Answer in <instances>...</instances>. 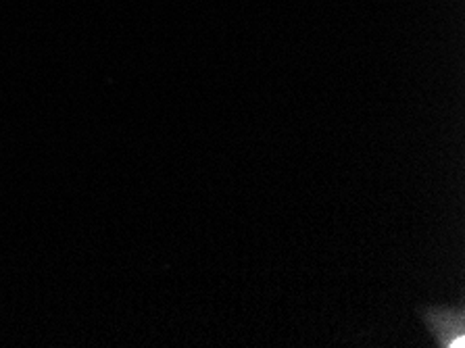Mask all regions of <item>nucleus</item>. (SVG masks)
Wrapping results in <instances>:
<instances>
[{"mask_svg":"<svg viewBox=\"0 0 465 348\" xmlns=\"http://www.w3.org/2000/svg\"><path fill=\"white\" fill-rule=\"evenodd\" d=\"M424 322L432 333L436 344L442 348H463V313L460 309H428Z\"/></svg>","mask_w":465,"mask_h":348,"instance_id":"1","label":"nucleus"}]
</instances>
